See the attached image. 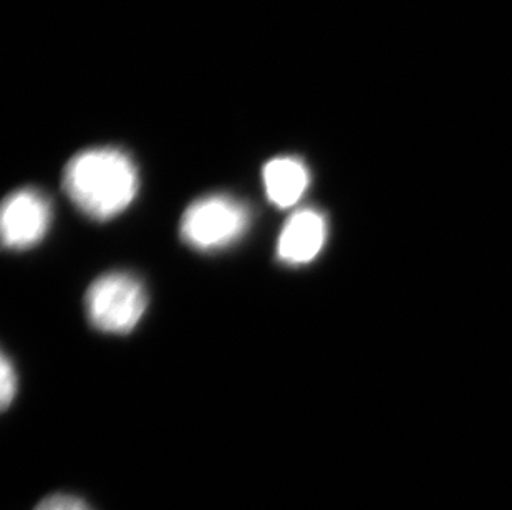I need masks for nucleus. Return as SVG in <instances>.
Segmentation results:
<instances>
[{
    "label": "nucleus",
    "mask_w": 512,
    "mask_h": 510,
    "mask_svg": "<svg viewBox=\"0 0 512 510\" xmlns=\"http://www.w3.org/2000/svg\"><path fill=\"white\" fill-rule=\"evenodd\" d=\"M251 209L226 194H214L194 201L184 212L179 232L196 251L226 249L239 241L251 226Z\"/></svg>",
    "instance_id": "f03ea898"
},
{
    "label": "nucleus",
    "mask_w": 512,
    "mask_h": 510,
    "mask_svg": "<svg viewBox=\"0 0 512 510\" xmlns=\"http://www.w3.org/2000/svg\"><path fill=\"white\" fill-rule=\"evenodd\" d=\"M138 186V171L130 156L113 148L77 154L63 174L68 198L97 221H108L125 211L136 198Z\"/></svg>",
    "instance_id": "f257e3e1"
},
{
    "label": "nucleus",
    "mask_w": 512,
    "mask_h": 510,
    "mask_svg": "<svg viewBox=\"0 0 512 510\" xmlns=\"http://www.w3.org/2000/svg\"><path fill=\"white\" fill-rule=\"evenodd\" d=\"M148 294L128 272H112L95 280L85 295L88 320L105 333H130L145 315Z\"/></svg>",
    "instance_id": "7ed1b4c3"
},
{
    "label": "nucleus",
    "mask_w": 512,
    "mask_h": 510,
    "mask_svg": "<svg viewBox=\"0 0 512 510\" xmlns=\"http://www.w3.org/2000/svg\"><path fill=\"white\" fill-rule=\"evenodd\" d=\"M35 510H92L90 507L78 499V497L68 496V494H55L47 497L40 502Z\"/></svg>",
    "instance_id": "6e6552de"
},
{
    "label": "nucleus",
    "mask_w": 512,
    "mask_h": 510,
    "mask_svg": "<svg viewBox=\"0 0 512 510\" xmlns=\"http://www.w3.org/2000/svg\"><path fill=\"white\" fill-rule=\"evenodd\" d=\"M52 222V206L37 189H19L2 204V242L12 251H25L44 239Z\"/></svg>",
    "instance_id": "20e7f679"
},
{
    "label": "nucleus",
    "mask_w": 512,
    "mask_h": 510,
    "mask_svg": "<svg viewBox=\"0 0 512 510\" xmlns=\"http://www.w3.org/2000/svg\"><path fill=\"white\" fill-rule=\"evenodd\" d=\"M264 188L274 206L287 209L299 203L309 188V169L300 159L281 156L264 166Z\"/></svg>",
    "instance_id": "423d86ee"
},
{
    "label": "nucleus",
    "mask_w": 512,
    "mask_h": 510,
    "mask_svg": "<svg viewBox=\"0 0 512 510\" xmlns=\"http://www.w3.org/2000/svg\"><path fill=\"white\" fill-rule=\"evenodd\" d=\"M15 391H17V375H15L12 361L4 353L2 363H0V403H2V409L9 408L10 403L15 398Z\"/></svg>",
    "instance_id": "0eeeda50"
},
{
    "label": "nucleus",
    "mask_w": 512,
    "mask_h": 510,
    "mask_svg": "<svg viewBox=\"0 0 512 510\" xmlns=\"http://www.w3.org/2000/svg\"><path fill=\"white\" fill-rule=\"evenodd\" d=\"M327 221L317 209H300L287 219L277 241V257L287 265L309 264L324 249Z\"/></svg>",
    "instance_id": "39448f33"
}]
</instances>
